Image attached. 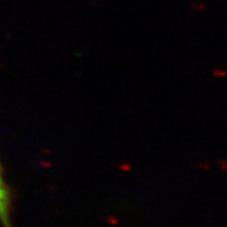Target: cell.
<instances>
[{
    "instance_id": "cell-1",
    "label": "cell",
    "mask_w": 227,
    "mask_h": 227,
    "mask_svg": "<svg viewBox=\"0 0 227 227\" xmlns=\"http://www.w3.org/2000/svg\"><path fill=\"white\" fill-rule=\"evenodd\" d=\"M0 221L3 227H13L11 220V197L0 167Z\"/></svg>"
}]
</instances>
